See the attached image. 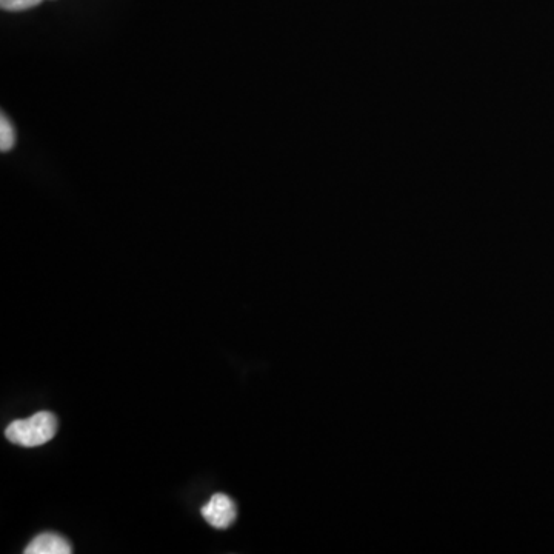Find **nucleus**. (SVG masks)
Masks as SVG:
<instances>
[{
	"instance_id": "f257e3e1",
	"label": "nucleus",
	"mask_w": 554,
	"mask_h": 554,
	"mask_svg": "<svg viewBox=\"0 0 554 554\" xmlns=\"http://www.w3.org/2000/svg\"><path fill=\"white\" fill-rule=\"evenodd\" d=\"M56 433V416L50 411H39L31 418L11 422L5 431V436L8 441L19 447L36 448L50 442Z\"/></svg>"
},
{
	"instance_id": "f03ea898",
	"label": "nucleus",
	"mask_w": 554,
	"mask_h": 554,
	"mask_svg": "<svg viewBox=\"0 0 554 554\" xmlns=\"http://www.w3.org/2000/svg\"><path fill=\"white\" fill-rule=\"evenodd\" d=\"M202 516H204L205 521H207L211 527L224 530V528L230 527V525L236 521L237 508L228 496L217 493L214 494L210 502L202 508Z\"/></svg>"
},
{
	"instance_id": "7ed1b4c3",
	"label": "nucleus",
	"mask_w": 554,
	"mask_h": 554,
	"mask_svg": "<svg viewBox=\"0 0 554 554\" xmlns=\"http://www.w3.org/2000/svg\"><path fill=\"white\" fill-rule=\"evenodd\" d=\"M71 545L59 534L45 533L31 541L25 553L27 554H70Z\"/></svg>"
},
{
	"instance_id": "20e7f679",
	"label": "nucleus",
	"mask_w": 554,
	"mask_h": 554,
	"mask_svg": "<svg viewBox=\"0 0 554 554\" xmlns=\"http://www.w3.org/2000/svg\"><path fill=\"white\" fill-rule=\"evenodd\" d=\"M16 145V131H14L13 124L5 114L0 116V150L2 153H8L13 150Z\"/></svg>"
},
{
	"instance_id": "39448f33",
	"label": "nucleus",
	"mask_w": 554,
	"mask_h": 554,
	"mask_svg": "<svg viewBox=\"0 0 554 554\" xmlns=\"http://www.w3.org/2000/svg\"><path fill=\"white\" fill-rule=\"evenodd\" d=\"M44 0H0V7L5 11H25L41 5Z\"/></svg>"
}]
</instances>
